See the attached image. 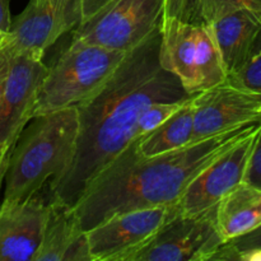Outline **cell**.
Wrapping results in <instances>:
<instances>
[{"instance_id":"obj_19","label":"cell","mask_w":261,"mask_h":261,"mask_svg":"<svg viewBox=\"0 0 261 261\" xmlns=\"http://www.w3.org/2000/svg\"><path fill=\"white\" fill-rule=\"evenodd\" d=\"M227 81L247 91L261 94V32L244 65L229 74Z\"/></svg>"},{"instance_id":"obj_4","label":"cell","mask_w":261,"mask_h":261,"mask_svg":"<svg viewBox=\"0 0 261 261\" xmlns=\"http://www.w3.org/2000/svg\"><path fill=\"white\" fill-rule=\"evenodd\" d=\"M126 53L73 40L47 68L33 117L76 107L96 96L116 71Z\"/></svg>"},{"instance_id":"obj_23","label":"cell","mask_w":261,"mask_h":261,"mask_svg":"<svg viewBox=\"0 0 261 261\" xmlns=\"http://www.w3.org/2000/svg\"><path fill=\"white\" fill-rule=\"evenodd\" d=\"M64 33L73 31L81 23L78 0H48Z\"/></svg>"},{"instance_id":"obj_3","label":"cell","mask_w":261,"mask_h":261,"mask_svg":"<svg viewBox=\"0 0 261 261\" xmlns=\"http://www.w3.org/2000/svg\"><path fill=\"white\" fill-rule=\"evenodd\" d=\"M13 147L5 173L3 203L37 195L42 186L61 177L75 154L79 120L76 107L33 117Z\"/></svg>"},{"instance_id":"obj_28","label":"cell","mask_w":261,"mask_h":261,"mask_svg":"<svg viewBox=\"0 0 261 261\" xmlns=\"http://www.w3.org/2000/svg\"><path fill=\"white\" fill-rule=\"evenodd\" d=\"M10 23H12V17L9 10V0H0V36L9 31Z\"/></svg>"},{"instance_id":"obj_1","label":"cell","mask_w":261,"mask_h":261,"mask_svg":"<svg viewBox=\"0 0 261 261\" xmlns=\"http://www.w3.org/2000/svg\"><path fill=\"white\" fill-rule=\"evenodd\" d=\"M161 27L126 53L103 88L76 106L75 154L65 172L50 184V200L73 206L92 180L135 138L140 114L155 102L188 101L190 94L160 64Z\"/></svg>"},{"instance_id":"obj_22","label":"cell","mask_w":261,"mask_h":261,"mask_svg":"<svg viewBox=\"0 0 261 261\" xmlns=\"http://www.w3.org/2000/svg\"><path fill=\"white\" fill-rule=\"evenodd\" d=\"M163 18H175L193 24L203 23L200 15V0H165Z\"/></svg>"},{"instance_id":"obj_5","label":"cell","mask_w":261,"mask_h":261,"mask_svg":"<svg viewBox=\"0 0 261 261\" xmlns=\"http://www.w3.org/2000/svg\"><path fill=\"white\" fill-rule=\"evenodd\" d=\"M165 0H111L73 30V40L129 53L162 25Z\"/></svg>"},{"instance_id":"obj_21","label":"cell","mask_w":261,"mask_h":261,"mask_svg":"<svg viewBox=\"0 0 261 261\" xmlns=\"http://www.w3.org/2000/svg\"><path fill=\"white\" fill-rule=\"evenodd\" d=\"M242 9L261 13V0H200V15L204 23Z\"/></svg>"},{"instance_id":"obj_18","label":"cell","mask_w":261,"mask_h":261,"mask_svg":"<svg viewBox=\"0 0 261 261\" xmlns=\"http://www.w3.org/2000/svg\"><path fill=\"white\" fill-rule=\"evenodd\" d=\"M195 69L198 93L224 83L228 78L211 25L204 22L196 25Z\"/></svg>"},{"instance_id":"obj_7","label":"cell","mask_w":261,"mask_h":261,"mask_svg":"<svg viewBox=\"0 0 261 261\" xmlns=\"http://www.w3.org/2000/svg\"><path fill=\"white\" fill-rule=\"evenodd\" d=\"M261 122L203 168L186 186L177 201L178 214L195 216L213 208L234 186L245 181Z\"/></svg>"},{"instance_id":"obj_11","label":"cell","mask_w":261,"mask_h":261,"mask_svg":"<svg viewBox=\"0 0 261 261\" xmlns=\"http://www.w3.org/2000/svg\"><path fill=\"white\" fill-rule=\"evenodd\" d=\"M47 205L33 196L0 205V261H35Z\"/></svg>"},{"instance_id":"obj_29","label":"cell","mask_w":261,"mask_h":261,"mask_svg":"<svg viewBox=\"0 0 261 261\" xmlns=\"http://www.w3.org/2000/svg\"><path fill=\"white\" fill-rule=\"evenodd\" d=\"M12 150H9L8 153H5L4 155H2L0 158V191H2V185L3 181L5 178V173H7V168H8V162H9V157Z\"/></svg>"},{"instance_id":"obj_10","label":"cell","mask_w":261,"mask_h":261,"mask_svg":"<svg viewBox=\"0 0 261 261\" xmlns=\"http://www.w3.org/2000/svg\"><path fill=\"white\" fill-rule=\"evenodd\" d=\"M47 66L42 60L12 55L0 99V157L13 149L33 119L36 99Z\"/></svg>"},{"instance_id":"obj_6","label":"cell","mask_w":261,"mask_h":261,"mask_svg":"<svg viewBox=\"0 0 261 261\" xmlns=\"http://www.w3.org/2000/svg\"><path fill=\"white\" fill-rule=\"evenodd\" d=\"M216 206L195 216L177 213L122 261L212 260L224 245L217 229Z\"/></svg>"},{"instance_id":"obj_12","label":"cell","mask_w":261,"mask_h":261,"mask_svg":"<svg viewBox=\"0 0 261 261\" xmlns=\"http://www.w3.org/2000/svg\"><path fill=\"white\" fill-rule=\"evenodd\" d=\"M63 35L48 0H30L24 10L10 23L7 42L12 55L42 60L46 50Z\"/></svg>"},{"instance_id":"obj_16","label":"cell","mask_w":261,"mask_h":261,"mask_svg":"<svg viewBox=\"0 0 261 261\" xmlns=\"http://www.w3.org/2000/svg\"><path fill=\"white\" fill-rule=\"evenodd\" d=\"M83 233L73 206L63 201L50 200L35 261H65L69 250Z\"/></svg>"},{"instance_id":"obj_13","label":"cell","mask_w":261,"mask_h":261,"mask_svg":"<svg viewBox=\"0 0 261 261\" xmlns=\"http://www.w3.org/2000/svg\"><path fill=\"white\" fill-rule=\"evenodd\" d=\"M196 25L175 18H163L161 25L160 64L173 74L190 94L196 89Z\"/></svg>"},{"instance_id":"obj_27","label":"cell","mask_w":261,"mask_h":261,"mask_svg":"<svg viewBox=\"0 0 261 261\" xmlns=\"http://www.w3.org/2000/svg\"><path fill=\"white\" fill-rule=\"evenodd\" d=\"M79 2V10H81V23L84 20L89 19L93 17L96 13L103 9L111 0H78ZM79 23V24H81ZM78 24V25H79Z\"/></svg>"},{"instance_id":"obj_17","label":"cell","mask_w":261,"mask_h":261,"mask_svg":"<svg viewBox=\"0 0 261 261\" xmlns=\"http://www.w3.org/2000/svg\"><path fill=\"white\" fill-rule=\"evenodd\" d=\"M194 97V96H193ZM193 97L157 129L138 140V150L144 157H154L193 143Z\"/></svg>"},{"instance_id":"obj_2","label":"cell","mask_w":261,"mask_h":261,"mask_svg":"<svg viewBox=\"0 0 261 261\" xmlns=\"http://www.w3.org/2000/svg\"><path fill=\"white\" fill-rule=\"evenodd\" d=\"M256 124L234 127L154 157L140 154L137 138L89 182L73 205L79 227L87 232L115 214L177 204L189 182Z\"/></svg>"},{"instance_id":"obj_24","label":"cell","mask_w":261,"mask_h":261,"mask_svg":"<svg viewBox=\"0 0 261 261\" xmlns=\"http://www.w3.org/2000/svg\"><path fill=\"white\" fill-rule=\"evenodd\" d=\"M247 249H261V227L250 232V233L245 234V236L224 244L217 251V254L214 255L212 260H228V256L232 252Z\"/></svg>"},{"instance_id":"obj_30","label":"cell","mask_w":261,"mask_h":261,"mask_svg":"<svg viewBox=\"0 0 261 261\" xmlns=\"http://www.w3.org/2000/svg\"><path fill=\"white\" fill-rule=\"evenodd\" d=\"M0 158H2V157H0Z\"/></svg>"},{"instance_id":"obj_8","label":"cell","mask_w":261,"mask_h":261,"mask_svg":"<svg viewBox=\"0 0 261 261\" xmlns=\"http://www.w3.org/2000/svg\"><path fill=\"white\" fill-rule=\"evenodd\" d=\"M178 213L176 204L115 214L86 232L92 261H122Z\"/></svg>"},{"instance_id":"obj_15","label":"cell","mask_w":261,"mask_h":261,"mask_svg":"<svg viewBox=\"0 0 261 261\" xmlns=\"http://www.w3.org/2000/svg\"><path fill=\"white\" fill-rule=\"evenodd\" d=\"M216 223L224 244L261 227V188L247 181L234 186L217 204Z\"/></svg>"},{"instance_id":"obj_14","label":"cell","mask_w":261,"mask_h":261,"mask_svg":"<svg viewBox=\"0 0 261 261\" xmlns=\"http://www.w3.org/2000/svg\"><path fill=\"white\" fill-rule=\"evenodd\" d=\"M221 51L227 74L239 70L261 32V13L237 10L208 23Z\"/></svg>"},{"instance_id":"obj_26","label":"cell","mask_w":261,"mask_h":261,"mask_svg":"<svg viewBox=\"0 0 261 261\" xmlns=\"http://www.w3.org/2000/svg\"><path fill=\"white\" fill-rule=\"evenodd\" d=\"M7 33L0 36V99H2L3 89H4L5 79H7L8 69H9V61L12 58V54L8 47Z\"/></svg>"},{"instance_id":"obj_25","label":"cell","mask_w":261,"mask_h":261,"mask_svg":"<svg viewBox=\"0 0 261 261\" xmlns=\"http://www.w3.org/2000/svg\"><path fill=\"white\" fill-rule=\"evenodd\" d=\"M245 181L261 188V132L257 138L254 152H252L251 160H250Z\"/></svg>"},{"instance_id":"obj_20","label":"cell","mask_w":261,"mask_h":261,"mask_svg":"<svg viewBox=\"0 0 261 261\" xmlns=\"http://www.w3.org/2000/svg\"><path fill=\"white\" fill-rule=\"evenodd\" d=\"M188 101L155 102V103L149 105L138 119L137 127H135V138H143L157 129L161 124H163L168 117L172 116Z\"/></svg>"},{"instance_id":"obj_9","label":"cell","mask_w":261,"mask_h":261,"mask_svg":"<svg viewBox=\"0 0 261 261\" xmlns=\"http://www.w3.org/2000/svg\"><path fill=\"white\" fill-rule=\"evenodd\" d=\"M193 143L234 127L261 122V94L224 83L193 97Z\"/></svg>"}]
</instances>
